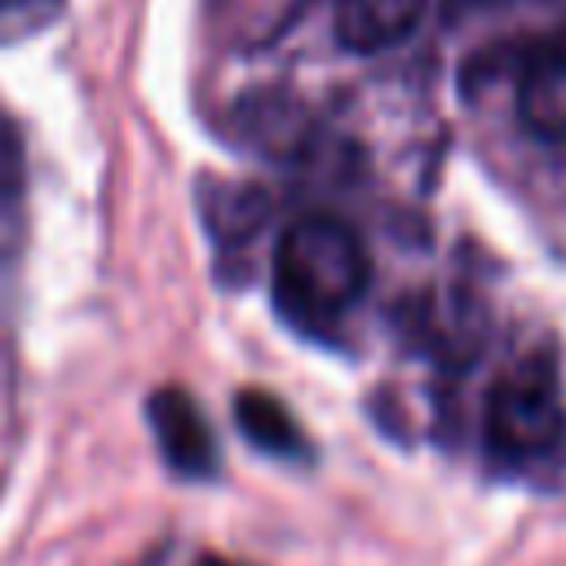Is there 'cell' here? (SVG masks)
<instances>
[{
  "label": "cell",
  "mask_w": 566,
  "mask_h": 566,
  "mask_svg": "<svg viewBox=\"0 0 566 566\" xmlns=\"http://www.w3.org/2000/svg\"><path fill=\"white\" fill-rule=\"evenodd\" d=\"M274 305L292 323L340 318L371 283V256L358 230L332 212L296 217L274 248Z\"/></svg>",
  "instance_id": "1"
},
{
  "label": "cell",
  "mask_w": 566,
  "mask_h": 566,
  "mask_svg": "<svg viewBox=\"0 0 566 566\" xmlns=\"http://www.w3.org/2000/svg\"><path fill=\"white\" fill-rule=\"evenodd\" d=\"M482 429H486L491 455L500 460L548 455L566 438V398H562V380L553 363L526 358L509 367L486 394Z\"/></svg>",
  "instance_id": "2"
},
{
  "label": "cell",
  "mask_w": 566,
  "mask_h": 566,
  "mask_svg": "<svg viewBox=\"0 0 566 566\" xmlns=\"http://www.w3.org/2000/svg\"><path fill=\"white\" fill-rule=\"evenodd\" d=\"M155 442L172 473L181 478H212L217 473V438L199 411V402L181 385H164L146 402Z\"/></svg>",
  "instance_id": "3"
},
{
  "label": "cell",
  "mask_w": 566,
  "mask_h": 566,
  "mask_svg": "<svg viewBox=\"0 0 566 566\" xmlns=\"http://www.w3.org/2000/svg\"><path fill=\"white\" fill-rule=\"evenodd\" d=\"M429 0H336L332 31L349 53H385L416 35Z\"/></svg>",
  "instance_id": "4"
},
{
  "label": "cell",
  "mask_w": 566,
  "mask_h": 566,
  "mask_svg": "<svg viewBox=\"0 0 566 566\" xmlns=\"http://www.w3.org/2000/svg\"><path fill=\"white\" fill-rule=\"evenodd\" d=\"M517 119L539 142H566V49H544L522 66Z\"/></svg>",
  "instance_id": "5"
},
{
  "label": "cell",
  "mask_w": 566,
  "mask_h": 566,
  "mask_svg": "<svg viewBox=\"0 0 566 566\" xmlns=\"http://www.w3.org/2000/svg\"><path fill=\"white\" fill-rule=\"evenodd\" d=\"M234 424L265 455H279V460H305L310 455V438L301 433L296 416L265 389H243L234 398Z\"/></svg>",
  "instance_id": "6"
},
{
  "label": "cell",
  "mask_w": 566,
  "mask_h": 566,
  "mask_svg": "<svg viewBox=\"0 0 566 566\" xmlns=\"http://www.w3.org/2000/svg\"><path fill=\"white\" fill-rule=\"evenodd\" d=\"M270 203L256 186H221L212 181V190L203 195V217H208V230L221 239V243H239V239H252L265 221Z\"/></svg>",
  "instance_id": "7"
},
{
  "label": "cell",
  "mask_w": 566,
  "mask_h": 566,
  "mask_svg": "<svg viewBox=\"0 0 566 566\" xmlns=\"http://www.w3.org/2000/svg\"><path fill=\"white\" fill-rule=\"evenodd\" d=\"M18 172H22V150H18V133L13 124L4 119L0 111V195H9L18 186Z\"/></svg>",
  "instance_id": "8"
},
{
  "label": "cell",
  "mask_w": 566,
  "mask_h": 566,
  "mask_svg": "<svg viewBox=\"0 0 566 566\" xmlns=\"http://www.w3.org/2000/svg\"><path fill=\"white\" fill-rule=\"evenodd\" d=\"M451 9H482V4H504V0H447Z\"/></svg>",
  "instance_id": "9"
},
{
  "label": "cell",
  "mask_w": 566,
  "mask_h": 566,
  "mask_svg": "<svg viewBox=\"0 0 566 566\" xmlns=\"http://www.w3.org/2000/svg\"><path fill=\"white\" fill-rule=\"evenodd\" d=\"M195 566H230V562H221V557H199Z\"/></svg>",
  "instance_id": "10"
},
{
  "label": "cell",
  "mask_w": 566,
  "mask_h": 566,
  "mask_svg": "<svg viewBox=\"0 0 566 566\" xmlns=\"http://www.w3.org/2000/svg\"><path fill=\"white\" fill-rule=\"evenodd\" d=\"M18 4H27V0H0V13H4V9H18Z\"/></svg>",
  "instance_id": "11"
}]
</instances>
